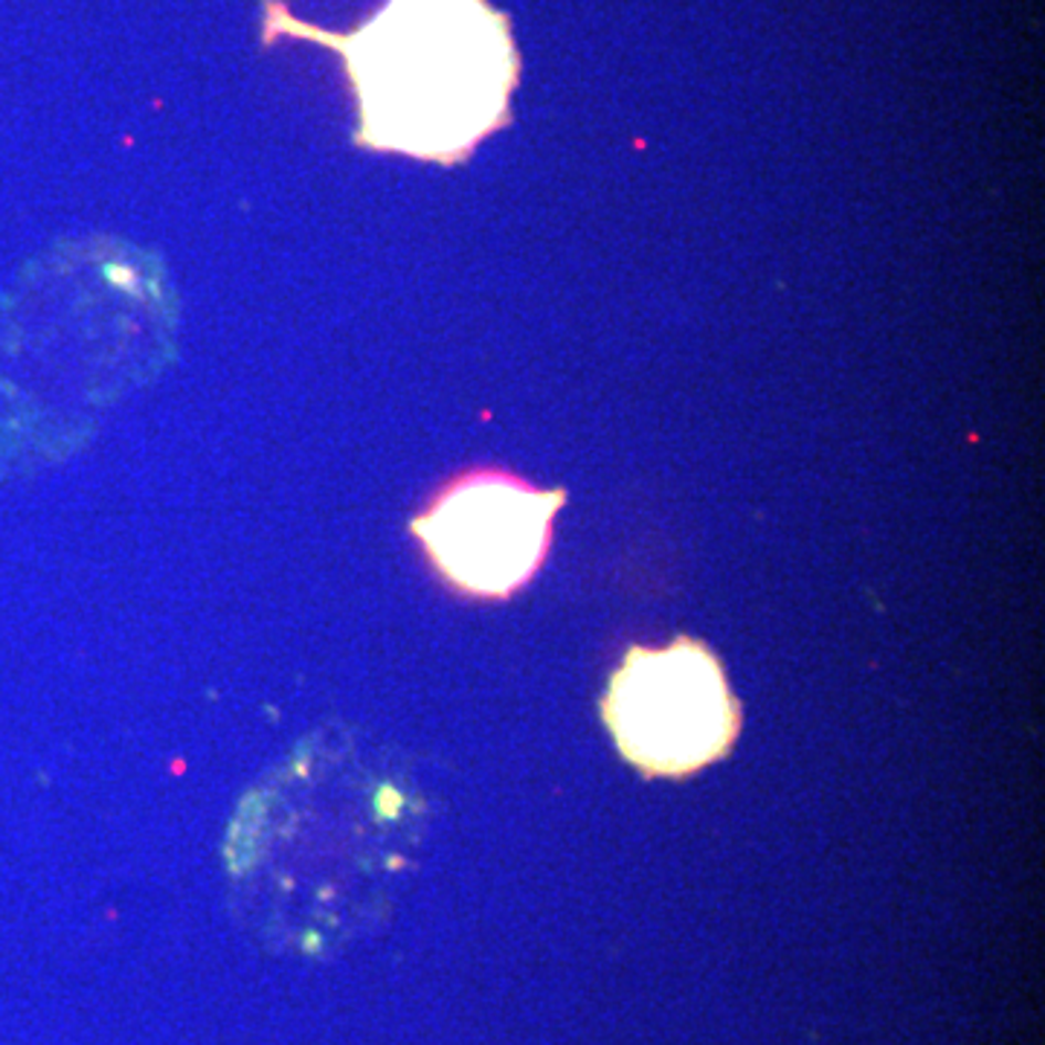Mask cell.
I'll return each instance as SVG.
<instances>
[{
  "mask_svg": "<svg viewBox=\"0 0 1045 1045\" xmlns=\"http://www.w3.org/2000/svg\"><path fill=\"white\" fill-rule=\"evenodd\" d=\"M262 44L303 39L344 59L358 99L355 146L453 166L511 123L520 82L511 24L485 0H387L367 24L328 32L262 0Z\"/></svg>",
  "mask_w": 1045,
  "mask_h": 1045,
  "instance_id": "obj_1",
  "label": "cell"
},
{
  "mask_svg": "<svg viewBox=\"0 0 1045 1045\" xmlns=\"http://www.w3.org/2000/svg\"><path fill=\"white\" fill-rule=\"evenodd\" d=\"M604 718L633 764L663 775L706 767L724 756L738 732L720 665L688 640L665 651H631L610 683Z\"/></svg>",
  "mask_w": 1045,
  "mask_h": 1045,
  "instance_id": "obj_2",
  "label": "cell"
},
{
  "mask_svg": "<svg viewBox=\"0 0 1045 1045\" xmlns=\"http://www.w3.org/2000/svg\"><path fill=\"white\" fill-rule=\"evenodd\" d=\"M563 499V492H535L517 476L474 471L436 494L413 520V535L462 593L506 599L543 563Z\"/></svg>",
  "mask_w": 1045,
  "mask_h": 1045,
  "instance_id": "obj_3",
  "label": "cell"
}]
</instances>
